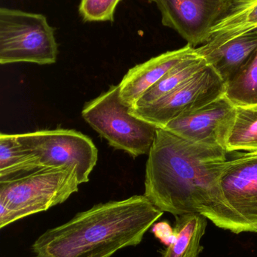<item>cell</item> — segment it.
I'll list each match as a JSON object with an SVG mask.
<instances>
[{
    "instance_id": "cell-5",
    "label": "cell",
    "mask_w": 257,
    "mask_h": 257,
    "mask_svg": "<svg viewBox=\"0 0 257 257\" xmlns=\"http://www.w3.org/2000/svg\"><path fill=\"white\" fill-rule=\"evenodd\" d=\"M54 30L41 14L0 9V63L53 64L57 61Z\"/></svg>"
},
{
    "instance_id": "cell-16",
    "label": "cell",
    "mask_w": 257,
    "mask_h": 257,
    "mask_svg": "<svg viewBox=\"0 0 257 257\" xmlns=\"http://www.w3.org/2000/svg\"><path fill=\"white\" fill-rule=\"evenodd\" d=\"M39 170L37 160L24 151L14 134H0V181L25 176Z\"/></svg>"
},
{
    "instance_id": "cell-9",
    "label": "cell",
    "mask_w": 257,
    "mask_h": 257,
    "mask_svg": "<svg viewBox=\"0 0 257 257\" xmlns=\"http://www.w3.org/2000/svg\"><path fill=\"white\" fill-rule=\"evenodd\" d=\"M245 0H149L155 3L165 27L196 48L209 41L211 29L237 4Z\"/></svg>"
},
{
    "instance_id": "cell-17",
    "label": "cell",
    "mask_w": 257,
    "mask_h": 257,
    "mask_svg": "<svg viewBox=\"0 0 257 257\" xmlns=\"http://www.w3.org/2000/svg\"><path fill=\"white\" fill-rule=\"evenodd\" d=\"M228 153L257 151V105L237 107L236 117L226 143Z\"/></svg>"
},
{
    "instance_id": "cell-19",
    "label": "cell",
    "mask_w": 257,
    "mask_h": 257,
    "mask_svg": "<svg viewBox=\"0 0 257 257\" xmlns=\"http://www.w3.org/2000/svg\"><path fill=\"white\" fill-rule=\"evenodd\" d=\"M121 0H81L80 15L84 21H113L114 13Z\"/></svg>"
},
{
    "instance_id": "cell-6",
    "label": "cell",
    "mask_w": 257,
    "mask_h": 257,
    "mask_svg": "<svg viewBox=\"0 0 257 257\" xmlns=\"http://www.w3.org/2000/svg\"><path fill=\"white\" fill-rule=\"evenodd\" d=\"M24 151L37 160L39 169L75 166L80 184L89 181L98 151L90 138L73 130L58 128L14 134Z\"/></svg>"
},
{
    "instance_id": "cell-7",
    "label": "cell",
    "mask_w": 257,
    "mask_h": 257,
    "mask_svg": "<svg viewBox=\"0 0 257 257\" xmlns=\"http://www.w3.org/2000/svg\"><path fill=\"white\" fill-rule=\"evenodd\" d=\"M226 83L214 67L208 65L173 91L141 107L130 108V113L157 128L185 113L208 105L226 93Z\"/></svg>"
},
{
    "instance_id": "cell-18",
    "label": "cell",
    "mask_w": 257,
    "mask_h": 257,
    "mask_svg": "<svg viewBox=\"0 0 257 257\" xmlns=\"http://www.w3.org/2000/svg\"><path fill=\"white\" fill-rule=\"evenodd\" d=\"M225 95L237 107L257 105V51L226 84Z\"/></svg>"
},
{
    "instance_id": "cell-1",
    "label": "cell",
    "mask_w": 257,
    "mask_h": 257,
    "mask_svg": "<svg viewBox=\"0 0 257 257\" xmlns=\"http://www.w3.org/2000/svg\"><path fill=\"white\" fill-rule=\"evenodd\" d=\"M227 153L157 128L146 162L144 196L163 212L175 217L199 213L236 233L219 186Z\"/></svg>"
},
{
    "instance_id": "cell-11",
    "label": "cell",
    "mask_w": 257,
    "mask_h": 257,
    "mask_svg": "<svg viewBox=\"0 0 257 257\" xmlns=\"http://www.w3.org/2000/svg\"><path fill=\"white\" fill-rule=\"evenodd\" d=\"M196 55V48L187 44L184 48L167 51L131 68L119 84L121 100L131 108L172 68Z\"/></svg>"
},
{
    "instance_id": "cell-8",
    "label": "cell",
    "mask_w": 257,
    "mask_h": 257,
    "mask_svg": "<svg viewBox=\"0 0 257 257\" xmlns=\"http://www.w3.org/2000/svg\"><path fill=\"white\" fill-rule=\"evenodd\" d=\"M219 186L236 233L257 232V151L225 163Z\"/></svg>"
},
{
    "instance_id": "cell-3",
    "label": "cell",
    "mask_w": 257,
    "mask_h": 257,
    "mask_svg": "<svg viewBox=\"0 0 257 257\" xmlns=\"http://www.w3.org/2000/svg\"><path fill=\"white\" fill-rule=\"evenodd\" d=\"M79 184L75 166L39 169L0 181V228L63 203Z\"/></svg>"
},
{
    "instance_id": "cell-14",
    "label": "cell",
    "mask_w": 257,
    "mask_h": 257,
    "mask_svg": "<svg viewBox=\"0 0 257 257\" xmlns=\"http://www.w3.org/2000/svg\"><path fill=\"white\" fill-rule=\"evenodd\" d=\"M175 238L161 257H199L203 247L201 240L206 230L207 218L199 213L176 216Z\"/></svg>"
},
{
    "instance_id": "cell-10",
    "label": "cell",
    "mask_w": 257,
    "mask_h": 257,
    "mask_svg": "<svg viewBox=\"0 0 257 257\" xmlns=\"http://www.w3.org/2000/svg\"><path fill=\"white\" fill-rule=\"evenodd\" d=\"M236 112L237 106L223 95L202 108L181 114L162 128L190 142L226 151Z\"/></svg>"
},
{
    "instance_id": "cell-4",
    "label": "cell",
    "mask_w": 257,
    "mask_h": 257,
    "mask_svg": "<svg viewBox=\"0 0 257 257\" xmlns=\"http://www.w3.org/2000/svg\"><path fill=\"white\" fill-rule=\"evenodd\" d=\"M81 115L115 149L133 157L149 154L158 128L130 113L129 107L121 100L119 85H112L87 102Z\"/></svg>"
},
{
    "instance_id": "cell-13",
    "label": "cell",
    "mask_w": 257,
    "mask_h": 257,
    "mask_svg": "<svg viewBox=\"0 0 257 257\" xmlns=\"http://www.w3.org/2000/svg\"><path fill=\"white\" fill-rule=\"evenodd\" d=\"M257 51V30L234 38L203 57L226 84Z\"/></svg>"
},
{
    "instance_id": "cell-2",
    "label": "cell",
    "mask_w": 257,
    "mask_h": 257,
    "mask_svg": "<svg viewBox=\"0 0 257 257\" xmlns=\"http://www.w3.org/2000/svg\"><path fill=\"white\" fill-rule=\"evenodd\" d=\"M163 213L144 195L98 204L44 232L32 250L36 257H111L140 244Z\"/></svg>"
},
{
    "instance_id": "cell-15",
    "label": "cell",
    "mask_w": 257,
    "mask_h": 257,
    "mask_svg": "<svg viewBox=\"0 0 257 257\" xmlns=\"http://www.w3.org/2000/svg\"><path fill=\"white\" fill-rule=\"evenodd\" d=\"M208 65L205 59L199 55L193 56L183 60L168 71L131 108L144 106L165 96L193 78Z\"/></svg>"
},
{
    "instance_id": "cell-20",
    "label": "cell",
    "mask_w": 257,
    "mask_h": 257,
    "mask_svg": "<svg viewBox=\"0 0 257 257\" xmlns=\"http://www.w3.org/2000/svg\"><path fill=\"white\" fill-rule=\"evenodd\" d=\"M154 232H155L156 237H158L164 244H167V245H169L175 238V231L169 226L168 223H164V222L157 224Z\"/></svg>"
},
{
    "instance_id": "cell-12",
    "label": "cell",
    "mask_w": 257,
    "mask_h": 257,
    "mask_svg": "<svg viewBox=\"0 0 257 257\" xmlns=\"http://www.w3.org/2000/svg\"><path fill=\"white\" fill-rule=\"evenodd\" d=\"M256 30L257 0L241 2L211 29L209 41L196 48L198 55L204 57L234 38Z\"/></svg>"
}]
</instances>
